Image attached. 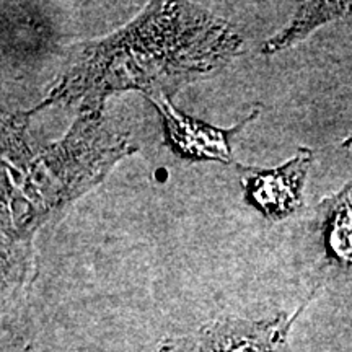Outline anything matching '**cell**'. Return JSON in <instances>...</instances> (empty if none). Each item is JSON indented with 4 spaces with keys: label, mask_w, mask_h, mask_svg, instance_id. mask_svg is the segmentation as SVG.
I'll return each mask as SVG.
<instances>
[{
    "label": "cell",
    "mask_w": 352,
    "mask_h": 352,
    "mask_svg": "<svg viewBox=\"0 0 352 352\" xmlns=\"http://www.w3.org/2000/svg\"><path fill=\"white\" fill-rule=\"evenodd\" d=\"M243 51L230 23L191 3L152 2L138 19L80 50L30 114L52 104L98 113L118 91L171 96L179 87L210 76Z\"/></svg>",
    "instance_id": "6da1fadb"
},
{
    "label": "cell",
    "mask_w": 352,
    "mask_h": 352,
    "mask_svg": "<svg viewBox=\"0 0 352 352\" xmlns=\"http://www.w3.org/2000/svg\"><path fill=\"white\" fill-rule=\"evenodd\" d=\"M164 122L166 145L176 155L191 162H220L233 164L232 140L261 113V104H254L252 113L230 129H222L186 116L175 108L170 96L165 94L148 96Z\"/></svg>",
    "instance_id": "3957f363"
},
{
    "label": "cell",
    "mask_w": 352,
    "mask_h": 352,
    "mask_svg": "<svg viewBox=\"0 0 352 352\" xmlns=\"http://www.w3.org/2000/svg\"><path fill=\"white\" fill-rule=\"evenodd\" d=\"M30 116L26 113L8 118L16 145L3 139V144L16 148V155L6 152L8 164L3 168L19 173L3 176L2 232L10 256L13 250L23 256L21 250L28 248L33 233L43 223L98 184L118 160L135 152L122 135L104 126L101 111L80 113L63 140L43 148L28 164L23 131Z\"/></svg>",
    "instance_id": "7a4b0ae2"
},
{
    "label": "cell",
    "mask_w": 352,
    "mask_h": 352,
    "mask_svg": "<svg viewBox=\"0 0 352 352\" xmlns=\"http://www.w3.org/2000/svg\"><path fill=\"white\" fill-rule=\"evenodd\" d=\"M320 212L321 239L328 259L342 271H352V182L324 199Z\"/></svg>",
    "instance_id": "5b68a950"
},
{
    "label": "cell",
    "mask_w": 352,
    "mask_h": 352,
    "mask_svg": "<svg viewBox=\"0 0 352 352\" xmlns=\"http://www.w3.org/2000/svg\"><path fill=\"white\" fill-rule=\"evenodd\" d=\"M311 160L314 153L310 148L300 147L296 155L277 168L239 166L246 201L272 222L292 215L302 204Z\"/></svg>",
    "instance_id": "277c9868"
},
{
    "label": "cell",
    "mask_w": 352,
    "mask_h": 352,
    "mask_svg": "<svg viewBox=\"0 0 352 352\" xmlns=\"http://www.w3.org/2000/svg\"><path fill=\"white\" fill-rule=\"evenodd\" d=\"M351 145H352V134L344 140V144H342V147H351Z\"/></svg>",
    "instance_id": "52a82bcc"
},
{
    "label": "cell",
    "mask_w": 352,
    "mask_h": 352,
    "mask_svg": "<svg viewBox=\"0 0 352 352\" xmlns=\"http://www.w3.org/2000/svg\"><path fill=\"white\" fill-rule=\"evenodd\" d=\"M352 16V2H305L297 10V15L289 26L276 36L267 39L263 46V54H274L284 51L307 38L318 26L338 19Z\"/></svg>",
    "instance_id": "8992f818"
}]
</instances>
